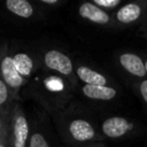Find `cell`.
Masks as SVG:
<instances>
[{"label":"cell","mask_w":147,"mask_h":147,"mask_svg":"<svg viewBox=\"0 0 147 147\" xmlns=\"http://www.w3.org/2000/svg\"><path fill=\"white\" fill-rule=\"evenodd\" d=\"M29 123L18 105L10 114V147H29Z\"/></svg>","instance_id":"obj_1"},{"label":"cell","mask_w":147,"mask_h":147,"mask_svg":"<svg viewBox=\"0 0 147 147\" xmlns=\"http://www.w3.org/2000/svg\"><path fill=\"white\" fill-rule=\"evenodd\" d=\"M0 75L1 79L8 86L13 98H17V92L20 87H22L25 84V79L17 72L11 56L5 54L0 59Z\"/></svg>","instance_id":"obj_2"},{"label":"cell","mask_w":147,"mask_h":147,"mask_svg":"<svg viewBox=\"0 0 147 147\" xmlns=\"http://www.w3.org/2000/svg\"><path fill=\"white\" fill-rule=\"evenodd\" d=\"M44 63L48 69L54 70L63 76L72 77L74 75V67L70 57L60 51H47L44 55Z\"/></svg>","instance_id":"obj_3"},{"label":"cell","mask_w":147,"mask_h":147,"mask_svg":"<svg viewBox=\"0 0 147 147\" xmlns=\"http://www.w3.org/2000/svg\"><path fill=\"white\" fill-rule=\"evenodd\" d=\"M132 130H133V124L125 117H121V116L108 117L101 124L102 133L111 139L124 137Z\"/></svg>","instance_id":"obj_4"},{"label":"cell","mask_w":147,"mask_h":147,"mask_svg":"<svg viewBox=\"0 0 147 147\" xmlns=\"http://www.w3.org/2000/svg\"><path fill=\"white\" fill-rule=\"evenodd\" d=\"M68 131L71 138L78 142H87L93 141L95 139H100V136L95 132L93 125L83 118H76L69 123Z\"/></svg>","instance_id":"obj_5"},{"label":"cell","mask_w":147,"mask_h":147,"mask_svg":"<svg viewBox=\"0 0 147 147\" xmlns=\"http://www.w3.org/2000/svg\"><path fill=\"white\" fill-rule=\"evenodd\" d=\"M78 14L84 20L93 22L95 24L106 25L110 22V16L106 10L101 9L100 7L95 6L93 2H84L78 8Z\"/></svg>","instance_id":"obj_6"},{"label":"cell","mask_w":147,"mask_h":147,"mask_svg":"<svg viewBox=\"0 0 147 147\" xmlns=\"http://www.w3.org/2000/svg\"><path fill=\"white\" fill-rule=\"evenodd\" d=\"M119 63L132 76L142 78L147 76L146 74V68H145V62L142 59L134 54V53H123L119 55Z\"/></svg>","instance_id":"obj_7"},{"label":"cell","mask_w":147,"mask_h":147,"mask_svg":"<svg viewBox=\"0 0 147 147\" xmlns=\"http://www.w3.org/2000/svg\"><path fill=\"white\" fill-rule=\"evenodd\" d=\"M83 94L93 100H102L109 101L117 95V91L108 85L106 86H98V85H84L83 86Z\"/></svg>","instance_id":"obj_8"},{"label":"cell","mask_w":147,"mask_h":147,"mask_svg":"<svg viewBox=\"0 0 147 147\" xmlns=\"http://www.w3.org/2000/svg\"><path fill=\"white\" fill-rule=\"evenodd\" d=\"M76 76L85 83V85H98V86H106L108 80L106 76L95 71L86 65H79L76 69Z\"/></svg>","instance_id":"obj_9"},{"label":"cell","mask_w":147,"mask_h":147,"mask_svg":"<svg viewBox=\"0 0 147 147\" xmlns=\"http://www.w3.org/2000/svg\"><path fill=\"white\" fill-rule=\"evenodd\" d=\"M141 14H142L141 6L136 2H130L118 8V10L116 11V20L119 23L130 24L136 22L141 16Z\"/></svg>","instance_id":"obj_10"},{"label":"cell","mask_w":147,"mask_h":147,"mask_svg":"<svg viewBox=\"0 0 147 147\" xmlns=\"http://www.w3.org/2000/svg\"><path fill=\"white\" fill-rule=\"evenodd\" d=\"M5 6L10 13L22 18H30L34 13L33 6L26 0H7Z\"/></svg>","instance_id":"obj_11"},{"label":"cell","mask_w":147,"mask_h":147,"mask_svg":"<svg viewBox=\"0 0 147 147\" xmlns=\"http://www.w3.org/2000/svg\"><path fill=\"white\" fill-rule=\"evenodd\" d=\"M13 61H14V65L17 70V72L24 78V77H29L33 69H34V63L32 61V59L26 54V53H17L13 56Z\"/></svg>","instance_id":"obj_12"},{"label":"cell","mask_w":147,"mask_h":147,"mask_svg":"<svg viewBox=\"0 0 147 147\" xmlns=\"http://www.w3.org/2000/svg\"><path fill=\"white\" fill-rule=\"evenodd\" d=\"M9 99H10V91L8 86L5 84V82L0 78V118L2 122L5 121V118L7 121L10 119L11 111L8 110Z\"/></svg>","instance_id":"obj_13"},{"label":"cell","mask_w":147,"mask_h":147,"mask_svg":"<svg viewBox=\"0 0 147 147\" xmlns=\"http://www.w3.org/2000/svg\"><path fill=\"white\" fill-rule=\"evenodd\" d=\"M29 147H51L46 138L40 132H33L29 139Z\"/></svg>","instance_id":"obj_14"},{"label":"cell","mask_w":147,"mask_h":147,"mask_svg":"<svg viewBox=\"0 0 147 147\" xmlns=\"http://www.w3.org/2000/svg\"><path fill=\"white\" fill-rule=\"evenodd\" d=\"M0 147H10V122L3 127L0 134Z\"/></svg>","instance_id":"obj_15"},{"label":"cell","mask_w":147,"mask_h":147,"mask_svg":"<svg viewBox=\"0 0 147 147\" xmlns=\"http://www.w3.org/2000/svg\"><path fill=\"white\" fill-rule=\"evenodd\" d=\"M93 3L98 7H100L101 9H113L115 7H117L121 1L119 0H94Z\"/></svg>","instance_id":"obj_16"},{"label":"cell","mask_w":147,"mask_h":147,"mask_svg":"<svg viewBox=\"0 0 147 147\" xmlns=\"http://www.w3.org/2000/svg\"><path fill=\"white\" fill-rule=\"evenodd\" d=\"M139 92H140V95L144 99V101L147 103V79H144L139 84Z\"/></svg>","instance_id":"obj_17"},{"label":"cell","mask_w":147,"mask_h":147,"mask_svg":"<svg viewBox=\"0 0 147 147\" xmlns=\"http://www.w3.org/2000/svg\"><path fill=\"white\" fill-rule=\"evenodd\" d=\"M40 2L44 3V5L52 6V5H57L59 3V0H40Z\"/></svg>","instance_id":"obj_18"},{"label":"cell","mask_w":147,"mask_h":147,"mask_svg":"<svg viewBox=\"0 0 147 147\" xmlns=\"http://www.w3.org/2000/svg\"><path fill=\"white\" fill-rule=\"evenodd\" d=\"M85 147H105L102 144H93V145H88V146H85Z\"/></svg>","instance_id":"obj_19"},{"label":"cell","mask_w":147,"mask_h":147,"mask_svg":"<svg viewBox=\"0 0 147 147\" xmlns=\"http://www.w3.org/2000/svg\"><path fill=\"white\" fill-rule=\"evenodd\" d=\"M7 124H8V123H7ZM7 124H6V125H7ZM6 125H5V126H6ZM5 126H2V121H1V118H0V134L2 133V130H3Z\"/></svg>","instance_id":"obj_20"},{"label":"cell","mask_w":147,"mask_h":147,"mask_svg":"<svg viewBox=\"0 0 147 147\" xmlns=\"http://www.w3.org/2000/svg\"><path fill=\"white\" fill-rule=\"evenodd\" d=\"M145 68H146V74H147V61H145Z\"/></svg>","instance_id":"obj_21"}]
</instances>
